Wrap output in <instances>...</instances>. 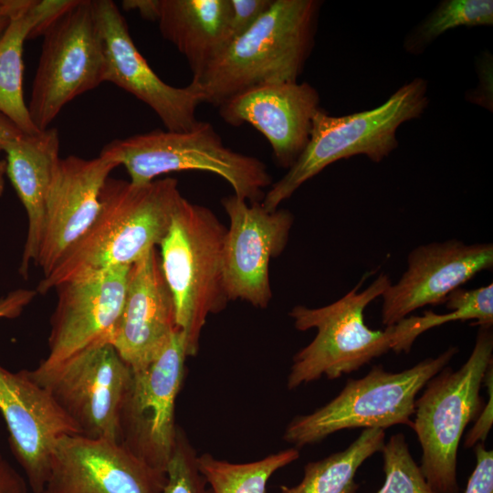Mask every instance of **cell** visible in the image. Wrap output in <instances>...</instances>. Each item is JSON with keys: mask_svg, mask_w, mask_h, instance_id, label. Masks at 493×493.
I'll list each match as a JSON object with an SVG mask.
<instances>
[{"mask_svg": "<svg viewBox=\"0 0 493 493\" xmlns=\"http://www.w3.org/2000/svg\"><path fill=\"white\" fill-rule=\"evenodd\" d=\"M5 4V0H0V12L4 9Z\"/></svg>", "mask_w": 493, "mask_h": 493, "instance_id": "cell-37", "label": "cell"}, {"mask_svg": "<svg viewBox=\"0 0 493 493\" xmlns=\"http://www.w3.org/2000/svg\"><path fill=\"white\" fill-rule=\"evenodd\" d=\"M272 0H229L228 41L248 29L270 6Z\"/></svg>", "mask_w": 493, "mask_h": 493, "instance_id": "cell-30", "label": "cell"}, {"mask_svg": "<svg viewBox=\"0 0 493 493\" xmlns=\"http://www.w3.org/2000/svg\"><path fill=\"white\" fill-rule=\"evenodd\" d=\"M226 231L211 209L183 197L159 245L187 357L196 355L207 317L223 310L228 301L224 283Z\"/></svg>", "mask_w": 493, "mask_h": 493, "instance_id": "cell-4", "label": "cell"}, {"mask_svg": "<svg viewBox=\"0 0 493 493\" xmlns=\"http://www.w3.org/2000/svg\"><path fill=\"white\" fill-rule=\"evenodd\" d=\"M369 276H362L356 286L338 300L320 307L295 306L289 316L299 330L316 329L314 339L293 357L287 386L292 390L326 376L338 379L359 370L390 351L396 352L398 335L395 325L372 330L364 321V310L381 297L392 283L389 275L380 274L361 289Z\"/></svg>", "mask_w": 493, "mask_h": 493, "instance_id": "cell-5", "label": "cell"}, {"mask_svg": "<svg viewBox=\"0 0 493 493\" xmlns=\"http://www.w3.org/2000/svg\"><path fill=\"white\" fill-rule=\"evenodd\" d=\"M166 481L118 441L68 435L54 448L41 493H163Z\"/></svg>", "mask_w": 493, "mask_h": 493, "instance_id": "cell-14", "label": "cell"}, {"mask_svg": "<svg viewBox=\"0 0 493 493\" xmlns=\"http://www.w3.org/2000/svg\"><path fill=\"white\" fill-rule=\"evenodd\" d=\"M222 205L229 225L224 241V283L228 300L267 308L272 298L271 258L285 249L294 216L287 209L268 211L235 194Z\"/></svg>", "mask_w": 493, "mask_h": 493, "instance_id": "cell-12", "label": "cell"}, {"mask_svg": "<svg viewBox=\"0 0 493 493\" xmlns=\"http://www.w3.org/2000/svg\"><path fill=\"white\" fill-rule=\"evenodd\" d=\"M492 25V0H443L406 35L403 47L420 55L448 30Z\"/></svg>", "mask_w": 493, "mask_h": 493, "instance_id": "cell-26", "label": "cell"}, {"mask_svg": "<svg viewBox=\"0 0 493 493\" xmlns=\"http://www.w3.org/2000/svg\"><path fill=\"white\" fill-rule=\"evenodd\" d=\"M146 19L198 76L228 41L229 0H150Z\"/></svg>", "mask_w": 493, "mask_h": 493, "instance_id": "cell-22", "label": "cell"}, {"mask_svg": "<svg viewBox=\"0 0 493 493\" xmlns=\"http://www.w3.org/2000/svg\"><path fill=\"white\" fill-rule=\"evenodd\" d=\"M187 358L179 329L146 366L131 370L119 420L118 442L150 467L166 472L178 428L175 399Z\"/></svg>", "mask_w": 493, "mask_h": 493, "instance_id": "cell-11", "label": "cell"}, {"mask_svg": "<svg viewBox=\"0 0 493 493\" xmlns=\"http://www.w3.org/2000/svg\"><path fill=\"white\" fill-rule=\"evenodd\" d=\"M5 152V173L27 215L28 227L19 266L27 278L31 262H36L42 230L46 200L60 159L59 136L56 128L35 134H22L9 142Z\"/></svg>", "mask_w": 493, "mask_h": 493, "instance_id": "cell-21", "label": "cell"}, {"mask_svg": "<svg viewBox=\"0 0 493 493\" xmlns=\"http://www.w3.org/2000/svg\"><path fill=\"white\" fill-rule=\"evenodd\" d=\"M429 103L427 81L414 78L376 108L343 116H330L321 108L313 119L302 153L261 202L274 211L303 184L331 163L362 154L380 163L397 147L396 132L404 122L420 118Z\"/></svg>", "mask_w": 493, "mask_h": 493, "instance_id": "cell-3", "label": "cell"}, {"mask_svg": "<svg viewBox=\"0 0 493 493\" xmlns=\"http://www.w3.org/2000/svg\"><path fill=\"white\" fill-rule=\"evenodd\" d=\"M74 3L75 0H20L0 35V112L25 134L40 131L30 119L23 95L24 43L42 36Z\"/></svg>", "mask_w": 493, "mask_h": 493, "instance_id": "cell-23", "label": "cell"}, {"mask_svg": "<svg viewBox=\"0 0 493 493\" xmlns=\"http://www.w3.org/2000/svg\"><path fill=\"white\" fill-rule=\"evenodd\" d=\"M321 5L319 0H272L248 29L192 79L202 101L219 107L257 86L297 82L314 47Z\"/></svg>", "mask_w": 493, "mask_h": 493, "instance_id": "cell-2", "label": "cell"}, {"mask_svg": "<svg viewBox=\"0 0 493 493\" xmlns=\"http://www.w3.org/2000/svg\"><path fill=\"white\" fill-rule=\"evenodd\" d=\"M177 330L174 303L155 247L130 267L110 344L131 370H139L156 358Z\"/></svg>", "mask_w": 493, "mask_h": 493, "instance_id": "cell-20", "label": "cell"}, {"mask_svg": "<svg viewBox=\"0 0 493 493\" xmlns=\"http://www.w3.org/2000/svg\"><path fill=\"white\" fill-rule=\"evenodd\" d=\"M24 132L5 114L0 112V152L11 141L20 137ZM5 161L0 160V196L5 188Z\"/></svg>", "mask_w": 493, "mask_h": 493, "instance_id": "cell-35", "label": "cell"}, {"mask_svg": "<svg viewBox=\"0 0 493 493\" xmlns=\"http://www.w3.org/2000/svg\"><path fill=\"white\" fill-rule=\"evenodd\" d=\"M37 290L18 288L0 298V319L16 318L35 298Z\"/></svg>", "mask_w": 493, "mask_h": 493, "instance_id": "cell-33", "label": "cell"}, {"mask_svg": "<svg viewBox=\"0 0 493 493\" xmlns=\"http://www.w3.org/2000/svg\"><path fill=\"white\" fill-rule=\"evenodd\" d=\"M493 267L491 243L451 238L414 247L401 278L382 294V323L391 326L427 305L444 304L454 290Z\"/></svg>", "mask_w": 493, "mask_h": 493, "instance_id": "cell-16", "label": "cell"}, {"mask_svg": "<svg viewBox=\"0 0 493 493\" xmlns=\"http://www.w3.org/2000/svg\"><path fill=\"white\" fill-rule=\"evenodd\" d=\"M0 493H27L26 481L1 454Z\"/></svg>", "mask_w": 493, "mask_h": 493, "instance_id": "cell-34", "label": "cell"}, {"mask_svg": "<svg viewBox=\"0 0 493 493\" xmlns=\"http://www.w3.org/2000/svg\"><path fill=\"white\" fill-rule=\"evenodd\" d=\"M183 197L174 178L136 184L109 177L95 220L43 277L37 291L47 293L113 267L131 266L160 245Z\"/></svg>", "mask_w": 493, "mask_h": 493, "instance_id": "cell-1", "label": "cell"}, {"mask_svg": "<svg viewBox=\"0 0 493 493\" xmlns=\"http://www.w3.org/2000/svg\"><path fill=\"white\" fill-rule=\"evenodd\" d=\"M492 326H480L473 350L457 370L446 366L425 385L414 402L413 429L422 448L421 471L437 493H459L458 446L466 426L478 415L479 394L493 364Z\"/></svg>", "mask_w": 493, "mask_h": 493, "instance_id": "cell-6", "label": "cell"}, {"mask_svg": "<svg viewBox=\"0 0 493 493\" xmlns=\"http://www.w3.org/2000/svg\"><path fill=\"white\" fill-rule=\"evenodd\" d=\"M384 440L383 429L365 428L346 449L308 463L302 480L294 487L280 486L281 493H355L357 470L382 451Z\"/></svg>", "mask_w": 493, "mask_h": 493, "instance_id": "cell-24", "label": "cell"}, {"mask_svg": "<svg viewBox=\"0 0 493 493\" xmlns=\"http://www.w3.org/2000/svg\"><path fill=\"white\" fill-rule=\"evenodd\" d=\"M0 412L9 433V446L34 493L48 477L54 448L78 427L27 370L12 372L0 365Z\"/></svg>", "mask_w": 493, "mask_h": 493, "instance_id": "cell-17", "label": "cell"}, {"mask_svg": "<svg viewBox=\"0 0 493 493\" xmlns=\"http://www.w3.org/2000/svg\"><path fill=\"white\" fill-rule=\"evenodd\" d=\"M81 435L119 439L121 409L132 372L110 343L85 351L48 369L28 371Z\"/></svg>", "mask_w": 493, "mask_h": 493, "instance_id": "cell-10", "label": "cell"}, {"mask_svg": "<svg viewBox=\"0 0 493 493\" xmlns=\"http://www.w3.org/2000/svg\"><path fill=\"white\" fill-rule=\"evenodd\" d=\"M493 364H491L484 377V382L488 387V400L483 405L482 413L476 418V424L467 434L464 446L465 447L474 446L477 443H483L490 431L493 422Z\"/></svg>", "mask_w": 493, "mask_h": 493, "instance_id": "cell-32", "label": "cell"}, {"mask_svg": "<svg viewBox=\"0 0 493 493\" xmlns=\"http://www.w3.org/2000/svg\"><path fill=\"white\" fill-rule=\"evenodd\" d=\"M18 0H5V7L0 12V35L9 24L11 15L17 6Z\"/></svg>", "mask_w": 493, "mask_h": 493, "instance_id": "cell-36", "label": "cell"}, {"mask_svg": "<svg viewBox=\"0 0 493 493\" xmlns=\"http://www.w3.org/2000/svg\"><path fill=\"white\" fill-rule=\"evenodd\" d=\"M131 266L113 267L57 288L48 354L38 367L58 366L91 348L110 343L121 317Z\"/></svg>", "mask_w": 493, "mask_h": 493, "instance_id": "cell-13", "label": "cell"}, {"mask_svg": "<svg viewBox=\"0 0 493 493\" xmlns=\"http://www.w3.org/2000/svg\"><path fill=\"white\" fill-rule=\"evenodd\" d=\"M117 166L102 152L92 159L75 155L59 159L46 200L35 262L44 277L95 220L102 187Z\"/></svg>", "mask_w": 493, "mask_h": 493, "instance_id": "cell-18", "label": "cell"}, {"mask_svg": "<svg viewBox=\"0 0 493 493\" xmlns=\"http://www.w3.org/2000/svg\"><path fill=\"white\" fill-rule=\"evenodd\" d=\"M477 464L467 482L465 493H493V452L483 443L475 445Z\"/></svg>", "mask_w": 493, "mask_h": 493, "instance_id": "cell-31", "label": "cell"}, {"mask_svg": "<svg viewBox=\"0 0 493 493\" xmlns=\"http://www.w3.org/2000/svg\"><path fill=\"white\" fill-rule=\"evenodd\" d=\"M381 452L385 479L375 493H437L414 462L404 434L392 435Z\"/></svg>", "mask_w": 493, "mask_h": 493, "instance_id": "cell-28", "label": "cell"}, {"mask_svg": "<svg viewBox=\"0 0 493 493\" xmlns=\"http://www.w3.org/2000/svg\"><path fill=\"white\" fill-rule=\"evenodd\" d=\"M320 94L308 82L257 86L222 103L219 113L233 126L248 123L269 142L276 163L290 168L307 146Z\"/></svg>", "mask_w": 493, "mask_h": 493, "instance_id": "cell-19", "label": "cell"}, {"mask_svg": "<svg viewBox=\"0 0 493 493\" xmlns=\"http://www.w3.org/2000/svg\"><path fill=\"white\" fill-rule=\"evenodd\" d=\"M197 456L178 428L173 455L166 467L163 493H213L197 467Z\"/></svg>", "mask_w": 493, "mask_h": 493, "instance_id": "cell-29", "label": "cell"}, {"mask_svg": "<svg viewBox=\"0 0 493 493\" xmlns=\"http://www.w3.org/2000/svg\"><path fill=\"white\" fill-rule=\"evenodd\" d=\"M105 58V81L111 82L149 106L168 131H184L199 121L202 98L189 84L177 88L163 81L136 47L118 5L111 0H92Z\"/></svg>", "mask_w": 493, "mask_h": 493, "instance_id": "cell-15", "label": "cell"}, {"mask_svg": "<svg viewBox=\"0 0 493 493\" xmlns=\"http://www.w3.org/2000/svg\"><path fill=\"white\" fill-rule=\"evenodd\" d=\"M444 304L450 311L444 314L425 311L423 316L403 319L413 342L425 331L450 321L473 320H476L475 325L493 324L492 283L471 289L459 288L448 295Z\"/></svg>", "mask_w": 493, "mask_h": 493, "instance_id": "cell-27", "label": "cell"}, {"mask_svg": "<svg viewBox=\"0 0 493 493\" xmlns=\"http://www.w3.org/2000/svg\"><path fill=\"white\" fill-rule=\"evenodd\" d=\"M299 457L298 448L292 447L244 464L216 459L208 453L196 461L213 493H266L270 477Z\"/></svg>", "mask_w": 493, "mask_h": 493, "instance_id": "cell-25", "label": "cell"}, {"mask_svg": "<svg viewBox=\"0 0 493 493\" xmlns=\"http://www.w3.org/2000/svg\"><path fill=\"white\" fill-rule=\"evenodd\" d=\"M457 352V347H449L435 358L397 372L375 365L365 376L348 380L341 393L324 406L293 418L283 439L300 448L349 428L384 430L395 425L413 428L416 394Z\"/></svg>", "mask_w": 493, "mask_h": 493, "instance_id": "cell-8", "label": "cell"}, {"mask_svg": "<svg viewBox=\"0 0 493 493\" xmlns=\"http://www.w3.org/2000/svg\"><path fill=\"white\" fill-rule=\"evenodd\" d=\"M125 167L131 183L148 184L183 171H204L226 180L236 196L261 203L272 178L259 159L224 145L213 125L199 122L191 130H154L107 143L101 151Z\"/></svg>", "mask_w": 493, "mask_h": 493, "instance_id": "cell-7", "label": "cell"}, {"mask_svg": "<svg viewBox=\"0 0 493 493\" xmlns=\"http://www.w3.org/2000/svg\"><path fill=\"white\" fill-rule=\"evenodd\" d=\"M27 105L44 131L76 97L105 82L106 58L92 0H76L43 32Z\"/></svg>", "mask_w": 493, "mask_h": 493, "instance_id": "cell-9", "label": "cell"}]
</instances>
